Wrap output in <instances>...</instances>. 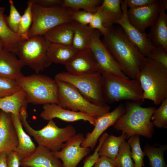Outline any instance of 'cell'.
<instances>
[{"label":"cell","mask_w":167,"mask_h":167,"mask_svg":"<svg viewBox=\"0 0 167 167\" xmlns=\"http://www.w3.org/2000/svg\"><path fill=\"white\" fill-rule=\"evenodd\" d=\"M108 135V133L104 132L101 136L99 139V144L95 148L94 152L92 154L87 156L84 160L83 167H93V166L95 163L100 156L98 153L102 143Z\"/></svg>","instance_id":"ab89813d"},{"label":"cell","mask_w":167,"mask_h":167,"mask_svg":"<svg viewBox=\"0 0 167 167\" xmlns=\"http://www.w3.org/2000/svg\"><path fill=\"white\" fill-rule=\"evenodd\" d=\"M11 116L16 131L18 142L14 152L17 153L21 161L31 154L36 147L29 135L24 131L20 117L13 114H11Z\"/></svg>","instance_id":"7402d4cb"},{"label":"cell","mask_w":167,"mask_h":167,"mask_svg":"<svg viewBox=\"0 0 167 167\" xmlns=\"http://www.w3.org/2000/svg\"><path fill=\"white\" fill-rule=\"evenodd\" d=\"M21 167H31L29 166H26V165H22L21 166Z\"/></svg>","instance_id":"c3c4849f"},{"label":"cell","mask_w":167,"mask_h":167,"mask_svg":"<svg viewBox=\"0 0 167 167\" xmlns=\"http://www.w3.org/2000/svg\"><path fill=\"white\" fill-rule=\"evenodd\" d=\"M93 14L84 10H72L71 18L72 21L81 25H88L92 20Z\"/></svg>","instance_id":"74e56055"},{"label":"cell","mask_w":167,"mask_h":167,"mask_svg":"<svg viewBox=\"0 0 167 167\" xmlns=\"http://www.w3.org/2000/svg\"><path fill=\"white\" fill-rule=\"evenodd\" d=\"M94 167H118L115 160L100 156L95 163Z\"/></svg>","instance_id":"b9f144b4"},{"label":"cell","mask_w":167,"mask_h":167,"mask_svg":"<svg viewBox=\"0 0 167 167\" xmlns=\"http://www.w3.org/2000/svg\"><path fill=\"white\" fill-rule=\"evenodd\" d=\"M101 75L103 93L106 103L124 100L143 101V91L137 79H126L111 74Z\"/></svg>","instance_id":"8992f818"},{"label":"cell","mask_w":167,"mask_h":167,"mask_svg":"<svg viewBox=\"0 0 167 167\" xmlns=\"http://www.w3.org/2000/svg\"><path fill=\"white\" fill-rule=\"evenodd\" d=\"M20 165L31 167H63L61 161L53 152L38 145L28 156L20 161Z\"/></svg>","instance_id":"ac0fdd59"},{"label":"cell","mask_w":167,"mask_h":167,"mask_svg":"<svg viewBox=\"0 0 167 167\" xmlns=\"http://www.w3.org/2000/svg\"><path fill=\"white\" fill-rule=\"evenodd\" d=\"M4 50L3 45L2 41L0 40V54Z\"/></svg>","instance_id":"7dc6e473"},{"label":"cell","mask_w":167,"mask_h":167,"mask_svg":"<svg viewBox=\"0 0 167 167\" xmlns=\"http://www.w3.org/2000/svg\"><path fill=\"white\" fill-rule=\"evenodd\" d=\"M18 144L11 114L0 110V154L15 151Z\"/></svg>","instance_id":"e0dca14e"},{"label":"cell","mask_w":167,"mask_h":167,"mask_svg":"<svg viewBox=\"0 0 167 167\" xmlns=\"http://www.w3.org/2000/svg\"><path fill=\"white\" fill-rule=\"evenodd\" d=\"M20 89L16 80L0 77V98L11 95Z\"/></svg>","instance_id":"8d00e7d4"},{"label":"cell","mask_w":167,"mask_h":167,"mask_svg":"<svg viewBox=\"0 0 167 167\" xmlns=\"http://www.w3.org/2000/svg\"><path fill=\"white\" fill-rule=\"evenodd\" d=\"M125 111V105L120 104L111 112L109 111L96 118L93 129L91 132L87 134L81 146L89 148L92 150L104 131L109 127L113 126Z\"/></svg>","instance_id":"5bb4252c"},{"label":"cell","mask_w":167,"mask_h":167,"mask_svg":"<svg viewBox=\"0 0 167 167\" xmlns=\"http://www.w3.org/2000/svg\"><path fill=\"white\" fill-rule=\"evenodd\" d=\"M160 9V0L146 6L129 8L127 17L130 23L142 32L152 27L157 20Z\"/></svg>","instance_id":"9a60e30c"},{"label":"cell","mask_w":167,"mask_h":167,"mask_svg":"<svg viewBox=\"0 0 167 167\" xmlns=\"http://www.w3.org/2000/svg\"><path fill=\"white\" fill-rule=\"evenodd\" d=\"M121 6L123 12L122 16L115 24L121 26L125 33L137 47L141 54L144 57H148L152 52L155 46L147 34L141 32L130 22L127 17L128 7L124 0H122Z\"/></svg>","instance_id":"4fadbf2b"},{"label":"cell","mask_w":167,"mask_h":167,"mask_svg":"<svg viewBox=\"0 0 167 167\" xmlns=\"http://www.w3.org/2000/svg\"><path fill=\"white\" fill-rule=\"evenodd\" d=\"M85 138L83 134L76 133L63 144L59 151L53 152L61 161L63 167H76L89 154L91 149L81 146Z\"/></svg>","instance_id":"7c38bea8"},{"label":"cell","mask_w":167,"mask_h":167,"mask_svg":"<svg viewBox=\"0 0 167 167\" xmlns=\"http://www.w3.org/2000/svg\"><path fill=\"white\" fill-rule=\"evenodd\" d=\"M120 0H104L97 7L104 26L109 28L122 17L123 12Z\"/></svg>","instance_id":"603a6c76"},{"label":"cell","mask_w":167,"mask_h":167,"mask_svg":"<svg viewBox=\"0 0 167 167\" xmlns=\"http://www.w3.org/2000/svg\"><path fill=\"white\" fill-rule=\"evenodd\" d=\"M100 32L93 29L89 47L96 65L97 72L101 74L114 75L126 79L129 78L122 71L113 57L100 38Z\"/></svg>","instance_id":"8fae6325"},{"label":"cell","mask_w":167,"mask_h":167,"mask_svg":"<svg viewBox=\"0 0 167 167\" xmlns=\"http://www.w3.org/2000/svg\"><path fill=\"white\" fill-rule=\"evenodd\" d=\"M5 8L0 7V40L4 49L15 53L17 46L22 40L19 34L13 32L8 26L4 15Z\"/></svg>","instance_id":"d4e9b609"},{"label":"cell","mask_w":167,"mask_h":167,"mask_svg":"<svg viewBox=\"0 0 167 167\" xmlns=\"http://www.w3.org/2000/svg\"><path fill=\"white\" fill-rule=\"evenodd\" d=\"M33 3V0L27 1V6L21 15L18 34L22 40L29 38L28 33L32 22V6Z\"/></svg>","instance_id":"1f68e13d"},{"label":"cell","mask_w":167,"mask_h":167,"mask_svg":"<svg viewBox=\"0 0 167 167\" xmlns=\"http://www.w3.org/2000/svg\"><path fill=\"white\" fill-rule=\"evenodd\" d=\"M154 126L161 129L167 128V98L164 100L160 106L156 109L151 118Z\"/></svg>","instance_id":"e575fe53"},{"label":"cell","mask_w":167,"mask_h":167,"mask_svg":"<svg viewBox=\"0 0 167 167\" xmlns=\"http://www.w3.org/2000/svg\"><path fill=\"white\" fill-rule=\"evenodd\" d=\"M65 66L67 72L74 75L97 72L96 65L89 48L78 51Z\"/></svg>","instance_id":"d6986e66"},{"label":"cell","mask_w":167,"mask_h":167,"mask_svg":"<svg viewBox=\"0 0 167 167\" xmlns=\"http://www.w3.org/2000/svg\"><path fill=\"white\" fill-rule=\"evenodd\" d=\"M125 106V112L115 122L113 127L124 133L127 139L135 135L151 139L154 126L151 118L155 107H143L141 101H126Z\"/></svg>","instance_id":"7a4b0ae2"},{"label":"cell","mask_w":167,"mask_h":167,"mask_svg":"<svg viewBox=\"0 0 167 167\" xmlns=\"http://www.w3.org/2000/svg\"><path fill=\"white\" fill-rule=\"evenodd\" d=\"M115 161L118 167H134L130 147L126 140L122 143Z\"/></svg>","instance_id":"836d02e7"},{"label":"cell","mask_w":167,"mask_h":167,"mask_svg":"<svg viewBox=\"0 0 167 167\" xmlns=\"http://www.w3.org/2000/svg\"><path fill=\"white\" fill-rule=\"evenodd\" d=\"M72 11L70 8L61 6L45 7L34 2L32 6V22L28 33L29 38L44 36L59 25L72 22Z\"/></svg>","instance_id":"ba28073f"},{"label":"cell","mask_w":167,"mask_h":167,"mask_svg":"<svg viewBox=\"0 0 167 167\" xmlns=\"http://www.w3.org/2000/svg\"><path fill=\"white\" fill-rule=\"evenodd\" d=\"M103 36V42L122 71L129 78L137 79L145 57L137 47L122 28L112 26Z\"/></svg>","instance_id":"6da1fadb"},{"label":"cell","mask_w":167,"mask_h":167,"mask_svg":"<svg viewBox=\"0 0 167 167\" xmlns=\"http://www.w3.org/2000/svg\"><path fill=\"white\" fill-rule=\"evenodd\" d=\"M148 58L161 64L167 68V51L161 46H155Z\"/></svg>","instance_id":"f35d334b"},{"label":"cell","mask_w":167,"mask_h":167,"mask_svg":"<svg viewBox=\"0 0 167 167\" xmlns=\"http://www.w3.org/2000/svg\"><path fill=\"white\" fill-rule=\"evenodd\" d=\"M7 154L4 152L0 154V167H7Z\"/></svg>","instance_id":"bcb514c9"},{"label":"cell","mask_w":167,"mask_h":167,"mask_svg":"<svg viewBox=\"0 0 167 167\" xmlns=\"http://www.w3.org/2000/svg\"><path fill=\"white\" fill-rule=\"evenodd\" d=\"M74 35L73 21L59 25L49 31L44 36L51 43L72 45Z\"/></svg>","instance_id":"cb8c5ba5"},{"label":"cell","mask_w":167,"mask_h":167,"mask_svg":"<svg viewBox=\"0 0 167 167\" xmlns=\"http://www.w3.org/2000/svg\"><path fill=\"white\" fill-rule=\"evenodd\" d=\"M102 2L101 0H64L61 6L74 10L82 9L88 12L94 13Z\"/></svg>","instance_id":"4dcf8cb0"},{"label":"cell","mask_w":167,"mask_h":167,"mask_svg":"<svg viewBox=\"0 0 167 167\" xmlns=\"http://www.w3.org/2000/svg\"><path fill=\"white\" fill-rule=\"evenodd\" d=\"M156 0H125L127 7L137 8L151 5Z\"/></svg>","instance_id":"7bdbcfd3"},{"label":"cell","mask_w":167,"mask_h":167,"mask_svg":"<svg viewBox=\"0 0 167 167\" xmlns=\"http://www.w3.org/2000/svg\"><path fill=\"white\" fill-rule=\"evenodd\" d=\"M74 35L72 46L78 51L89 48L93 29L89 26L80 24L73 21Z\"/></svg>","instance_id":"83f0119b"},{"label":"cell","mask_w":167,"mask_h":167,"mask_svg":"<svg viewBox=\"0 0 167 167\" xmlns=\"http://www.w3.org/2000/svg\"><path fill=\"white\" fill-rule=\"evenodd\" d=\"M40 117L44 120L49 121L57 118L66 122L80 120L87 121L95 125L96 118L87 113L75 112L64 108L57 104H48L43 105V110Z\"/></svg>","instance_id":"2e32d148"},{"label":"cell","mask_w":167,"mask_h":167,"mask_svg":"<svg viewBox=\"0 0 167 167\" xmlns=\"http://www.w3.org/2000/svg\"><path fill=\"white\" fill-rule=\"evenodd\" d=\"M55 79L58 86L57 104L61 107L74 111L85 113L96 118L109 112L110 107L107 104H94L85 98L72 85Z\"/></svg>","instance_id":"30bf717a"},{"label":"cell","mask_w":167,"mask_h":167,"mask_svg":"<svg viewBox=\"0 0 167 167\" xmlns=\"http://www.w3.org/2000/svg\"><path fill=\"white\" fill-rule=\"evenodd\" d=\"M167 149V145L158 147H155L148 143L145 145L144 152L149 160L150 167H167L164 157V152Z\"/></svg>","instance_id":"f546056e"},{"label":"cell","mask_w":167,"mask_h":167,"mask_svg":"<svg viewBox=\"0 0 167 167\" xmlns=\"http://www.w3.org/2000/svg\"><path fill=\"white\" fill-rule=\"evenodd\" d=\"M7 167H19L20 160L17 154L12 151L7 154Z\"/></svg>","instance_id":"ee69618b"},{"label":"cell","mask_w":167,"mask_h":167,"mask_svg":"<svg viewBox=\"0 0 167 167\" xmlns=\"http://www.w3.org/2000/svg\"><path fill=\"white\" fill-rule=\"evenodd\" d=\"M24 92L27 103L34 105L58 104V86L56 79L36 74L16 80Z\"/></svg>","instance_id":"5b68a950"},{"label":"cell","mask_w":167,"mask_h":167,"mask_svg":"<svg viewBox=\"0 0 167 167\" xmlns=\"http://www.w3.org/2000/svg\"><path fill=\"white\" fill-rule=\"evenodd\" d=\"M160 9L158 18L151 27L148 35L154 46H161L167 51V9L160 0Z\"/></svg>","instance_id":"44dd1931"},{"label":"cell","mask_w":167,"mask_h":167,"mask_svg":"<svg viewBox=\"0 0 167 167\" xmlns=\"http://www.w3.org/2000/svg\"><path fill=\"white\" fill-rule=\"evenodd\" d=\"M54 79L72 85L85 98L94 104H107L103 93L102 75L99 72L76 75L67 72H62L57 74Z\"/></svg>","instance_id":"9c48e42d"},{"label":"cell","mask_w":167,"mask_h":167,"mask_svg":"<svg viewBox=\"0 0 167 167\" xmlns=\"http://www.w3.org/2000/svg\"><path fill=\"white\" fill-rule=\"evenodd\" d=\"M88 25L92 29L98 31L102 35L108 29L104 26L102 17L97 11L93 13L92 20Z\"/></svg>","instance_id":"60d3db41"},{"label":"cell","mask_w":167,"mask_h":167,"mask_svg":"<svg viewBox=\"0 0 167 167\" xmlns=\"http://www.w3.org/2000/svg\"><path fill=\"white\" fill-rule=\"evenodd\" d=\"M27 107L22 108L20 118L25 131L32 136L38 145L44 146L52 152L59 151L63 144L76 134L75 128L69 125L65 127H58L53 119L39 130L32 128L27 121Z\"/></svg>","instance_id":"277c9868"},{"label":"cell","mask_w":167,"mask_h":167,"mask_svg":"<svg viewBox=\"0 0 167 167\" xmlns=\"http://www.w3.org/2000/svg\"><path fill=\"white\" fill-rule=\"evenodd\" d=\"M50 43L44 36H35L21 41L15 54L23 66H29L38 74L52 63L48 54Z\"/></svg>","instance_id":"52a82bcc"},{"label":"cell","mask_w":167,"mask_h":167,"mask_svg":"<svg viewBox=\"0 0 167 167\" xmlns=\"http://www.w3.org/2000/svg\"><path fill=\"white\" fill-rule=\"evenodd\" d=\"M137 79L143 91V100L156 105L167 98V68L158 62L144 57Z\"/></svg>","instance_id":"3957f363"},{"label":"cell","mask_w":167,"mask_h":167,"mask_svg":"<svg viewBox=\"0 0 167 167\" xmlns=\"http://www.w3.org/2000/svg\"><path fill=\"white\" fill-rule=\"evenodd\" d=\"M126 139L127 136L123 132L118 136L113 135H109L100 148L98 152L100 156H105L115 160L122 143Z\"/></svg>","instance_id":"f1b7e54d"},{"label":"cell","mask_w":167,"mask_h":167,"mask_svg":"<svg viewBox=\"0 0 167 167\" xmlns=\"http://www.w3.org/2000/svg\"><path fill=\"white\" fill-rule=\"evenodd\" d=\"M10 13L7 16H5L6 22L10 29L14 32L18 33L21 15L15 7L12 0L9 1Z\"/></svg>","instance_id":"d590c367"},{"label":"cell","mask_w":167,"mask_h":167,"mask_svg":"<svg viewBox=\"0 0 167 167\" xmlns=\"http://www.w3.org/2000/svg\"><path fill=\"white\" fill-rule=\"evenodd\" d=\"M127 142L130 147L131 156L134 161V167L144 166L143 159L145 155L141 147L140 136H132L129 138Z\"/></svg>","instance_id":"d6a6232c"},{"label":"cell","mask_w":167,"mask_h":167,"mask_svg":"<svg viewBox=\"0 0 167 167\" xmlns=\"http://www.w3.org/2000/svg\"><path fill=\"white\" fill-rule=\"evenodd\" d=\"M24 92L21 89L10 95L0 98V110L20 117L21 108L27 107Z\"/></svg>","instance_id":"484cf974"},{"label":"cell","mask_w":167,"mask_h":167,"mask_svg":"<svg viewBox=\"0 0 167 167\" xmlns=\"http://www.w3.org/2000/svg\"><path fill=\"white\" fill-rule=\"evenodd\" d=\"M78 51L72 45L51 43L48 49V54L52 63L65 65Z\"/></svg>","instance_id":"4316f807"},{"label":"cell","mask_w":167,"mask_h":167,"mask_svg":"<svg viewBox=\"0 0 167 167\" xmlns=\"http://www.w3.org/2000/svg\"><path fill=\"white\" fill-rule=\"evenodd\" d=\"M15 54L4 49L0 54V77L17 80L24 76L22 63Z\"/></svg>","instance_id":"ffe728a7"},{"label":"cell","mask_w":167,"mask_h":167,"mask_svg":"<svg viewBox=\"0 0 167 167\" xmlns=\"http://www.w3.org/2000/svg\"><path fill=\"white\" fill-rule=\"evenodd\" d=\"M63 1L62 0H33L35 3L45 7L61 6Z\"/></svg>","instance_id":"f6af8a7d"}]
</instances>
